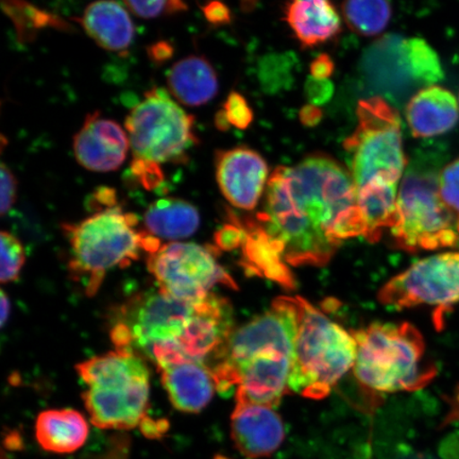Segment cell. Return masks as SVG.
Masks as SVG:
<instances>
[{
	"instance_id": "cell-5",
	"label": "cell",
	"mask_w": 459,
	"mask_h": 459,
	"mask_svg": "<svg viewBox=\"0 0 459 459\" xmlns=\"http://www.w3.org/2000/svg\"><path fill=\"white\" fill-rule=\"evenodd\" d=\"M76 369L88 386L82 399L95 427L131 429L145 422L151 372L140 355L115 350Z\"/></svg>"
},
{
	"instance_id": "cell-39",
	"label": "cell",
	"mask_w": 459,
	"mask_h": 459,
	"mask_svg": "<svg viewBox=\"0 0 459 459\" xmlns=\"http://www.w3.org/2000/svg\"><path fill=\"white\" fill-rule=\"evenodd\" d=\"M0 306H2V326H4L7 324V320L10 316V301L7 295L4 294V291H2V298H0Z\"/></svg>"
},
{
	"instance_id": "cell-13",
	"label": "cell",
	"mask_w": 459,
	"mask_h": 459,
	"mask_svg": "<svg viewBox=\"0 0 459 459\" xmlns=\"http://www.w3.org/2000/svg\"><path fill=\"white\" fill-rule=\"evenodd\" d=\"M233 330L231 304L225 298L210 294L197 303L192 319L176 341L154 344L146 357L159 370L183 363L206 365V359H213L225 346Z\"/></svg>"
},
{
	"instance_id": "cell-29",
	"label": "cell",
	"mask_w": 459,
	"mask_h": 459,
	"mask_svg": "<svg viewBox=\"0 0 459 459\" xmlns=\"http://www.w3.org/2000/svg\"><path fill=\"white\" fill-rule=\"evenodd\" d=\"M221 111L226 117L230 127L239 130L249 128L255 119L254 111H252L248 101L238 91H231L229 94Z\"/></svg>"
},
{
	"instance_id": "cell-33",
	"label": "cell",
	"mask_w": 459,
	"mask_h": 459,
	"mask_svg": "<svg viewBox=\"0 0 459 459\" xmlns=\"http://www.w3.org/2000/svg\"><path fill=\"white\" fill-rule=\"evenodd\" d=\"M16 191H17V181L16 178L13 175V172L11 171L7 165L4 163L2 164V201H0V204H2V208H0V212H2V215H5L8 212L13 209V206L15 204L16 200Z\"/></svg>"
},
{
	"instance_id": "cell-40",
	"label": "cell",
	"mask_w": 459,
	"mask_h": 459,
	"mask_svg": "<svg viewBox=\"0 0 459 459\" xmlns=\"http://www.w3.org/2000/svg\"><path fill=\"white\" fill-rule=\"evenodd\" d=\"M257 0H242V5L245 11H249L255 7Z\"/></svg>"
},
{
	"instance_id": "cell-19",
	"label": "cell",
	"mask_w": 459,
	"mask_h": 459,
	"mask_svg": "<svg viewBox=\"0 0 459 459\" xmlns=\"http://www.w3.org/2000/svg\"><path fill=\"white\" fill-rule=\"evenodd\" d=\"M284 20L304 48H317L342 32V17L331 0H290Z\"/></svg>"
},
{
	"instance_id": "cell-18",
	"label": "cell",
	"mask_w": 459,
	"mask_h": 459,
	"mask_svg": "<svg viewBox=\"0 0 459 459\" xmlns=\"http://www.w3.org/2000/svg\"><path fill=\"white\" fill-rule=\"evenodd\" d=\"M239 220V218H238ZM244 229V239L240 249V265L247 273L265 278L284 287L295 289L296 281L282 250L275 244L265 230L255 220L240 221Z\"/></svg>"
},
{
	"instance_id": "cell-16",
	"label": "cell",
	"mask_w": 459,
	"mask_h": 459,
	"mask_svg": "<svg viewBox=\"0 0 459 459\" xmlns=\"http://www.w3.org/2000/svg\"><path fill=\"white\" fill-rule=\"evenodd\" d=\"M231 437L246 457H268L284 441V424L272 406L237 402L231 416Z\"/></svg>"
},
{
	"instance_id": "cell-8",
	"label": "cell",
	"mask_w": 459,
	"mask_h": 459,
	"mask_svg": "<svg viewBox=\"0 0 459 459\" xmlns=\"http://www.w3.org/2000/svg\"><path fill=\"white\" fill-rule=\"evenodd\" d=\"M357 117V128L343 142L355 186L358 189L376 180L399 183L409 160L398 111L376 96L359 102Z\"/></svg>"
},
{
	"instance_id": "cell-23",
	"label": "cell",
	"mask_w": 459,
	"mask_h": 459,
	"mask_svg": "<svg viewBox=\"0 0 459 459\" xmlns=\"http://www.w3.org/2000/svg\"><path fill=\"white\" fill-rule=\"evenodd\" d=\"M90 428L79 411L48 410L39 415L36 437L42 449L56 455H70L82 447L88 440Z\"/></svg>"
},
{
	"instance_id": "cell-15",
	"label": "cell",
	"mask_w": 459,
	"mask_h": 459,
	"mask_svg": "<svg viewBox=\"0 0 459 459\" xmlns=\"http://www.w3.org/2000/svg\"><path fill=\"white\" fill-rule=\"evenodd\" d=\"M129 136L115 120L89 114L74 137V152L85 169L97 172L117 170L127 158Z\"/></svg>"
},
{
	"instance_id": "cell-6",
	"label": "cell",
	"mask_w": 459,
	"mask_h": 459,
	"mask_svg": "<svg viewBox=\"0 0 459 459\" xmlns=\"http://www.w3.org/2000/svg\"><path fill=\"white\" fill-rule=\"evenodd\" d=\"M440 162L434 154L420 153L407 165L402 178L397 217L392 230L400 249L416 254L456 246L459 216L440 196Z\"/></svg>"
},
{
	"instance_id": "cell-7",
	"label": "cell",
	"mask_w": 459,
	"mask_h": 459,
	"mask_svg": "<svg viewBox=\"0 0 459 459\" xmlns=\"http://www.w3.org/2000/svg\"><path fill=\"white\" fill-rule=\"evenodd\" d=\"M358 344L351 333L298 297V325L290 392L321 400L354 367Z\"/></svg>"
},
{
	"instance_id": "cell-24",
	"label": "cell",
	"mask_w": 459,
	"mask_h": 459,
	"mask_svg": "<svg viewBox=\"0 0 459 459\" xmlns=\"http://www.w3.org/2000/svg\"><path fill=\"white\" fill-rule=\"evenodd\" d=\"M145 231L160 239H182L192 237L200 225L199 212L187 201L178 198L160 199L143 216Z\"/></svg>"
},
{
	"instance_id": "cell-38",
	"label": "cell",
	"mask_w": 459,
	"mask_h": 459,
	"mask_svg": "<svg viewBox=\"0 0 459 459\" xmlns=\"http://www.w3.org/2000/svg\"><path fill=\"white\" fill-rule=\"evenodd\" d=\"M323 118V111L317 106L307 105L300 111V120L307 127H314Z\"/></svg>"
},
{
	"instance_id": "cell-3",
	"label": "cell",
	"mask_w": 459,
	"mask_h": 459,
	"mask_svg": "<svg viewBox=\"0 0 459 459\" xmlns=\"http://www.w3.org/2000/svg\"><path fill=\"white\" fill-rule=\"evenodd\" d=\"M352 334L358 344L354 375L372 398L415 392L426 387L437 373L426 359L421 333L409 323H376Z\"/></svg>"
},
{
	"instance_id": "cell-9",
	"label": "cell",
	"mask_w": 459,
	"mask_h": 459,
	"mask_svg": "<svg viewBox=\"0 0 459 459\" xmlns=\"http://www.w3.org/2000/svg\"><path fill=\"white\" fill-rule=\"evenodd\" d=\"M134 159L157 164L182 162L198 143L195 117L164 89L148 91L126 118Z\"/></svg>"
},
{
	"instance_id": "cell-1",
	"label": "cell",
	"mask_w": 459,
	"mask_h": 459,
	"mask_svg": "<svg viewBox=\"0 0 459 459\" xmlns=\"http://www.w3.org/2000/svg\"><path fill=\"white\" fill-rule=\"evenodd\" d=\"M255 220L290 267L325 266L343 240L366 233L351 172L325 153L278 166Z\"/></svg>"
},
{
	"instance_id": "cell-31",
	"label": "cell",
	"mask_w": 459,
	"mask_h": 459,
	"mask_svg": "<svg viewBox=\"0 0 459 459\" xmlns=\"http://www.w3.org/2000/svg\"><path fill=\"white\" fill-rule=\"evenodd\" d=\"M232 216L226 225L215 233V247L218 251H231L240 248L244 239V229L237 216Z\"/></svg>"
},
{
	"instance_id": "cell-37",
	"label": "cell",
	"mask_w": 459,
	"mask_h": 459,
	"mask_svg": "<svg viewBox=\"0 0 459 459\" xmlns=\"http://www.w3.org/2000/svg\"><path fill=\"white\" fill-rule=\"evenodd\" d=\"M148 54L152 61L162 63L170 59L172 54H174V49L168 42H158L149 48Z\"/></svg>"
},
{
	"instance_id": "cell-2",
	"label": "cell",
	"mask_w": 459,
	"mask_h": 459,
	"mask_svg": "<svg viewBox=\"0 0 459 459\" xmlns=\"http://www.w3.org/2000/svg\"><path fill=\"white\" fill-rule=\"evenodd\" d=\"M297 325L298 297H279L266 312L234 329L210 367L217 392L237 387V402L278 405L290 392Z\"/></svg>"
},
{
	"instance_id": "cell-36",
	"label": "cell",
	"mask_w": 459,
	"mask_h": 459,
	"mask_svg": "<svg viewBox=\"0 0 459 459\" xmlns=\"http://www.w3.org/2000/svg\"><path fill=\"white\" fill-rule=\"evenodd\" d=\"M334 62L328 55H320L311 65V76L318 80H328L334 73Z\"/></svg>"
},
{
	"instance_id": "cell-28",
	"label": "cell",
	"mask_w": 459,
	"mask_h": 459,
	"mask_svg": "<svg viewBox=\"0 0 459 459\" xmlns=\"http://www.w3.org/2000/svg\"><path fill=\"white\" fill-rule=\"evenodd\" d=\"M124 3L132 13L146 20L186 9L183 0H124Z\"/></svg>"
},
{
	"instance_id": "cell-12",
	"label": "cell",
	"mask_w": 459,
	"mask_h": 459,
	"mask_svg": "<svg viewBox=\"0 0 459 459\" xmlns=\"http://www.w3.org/2000/svg\"><path fill=\"white\" fill-rule=\"evenodd\" d=\"M378 300L393 309L437 307L443 314L459 302V252H444L412 264L383 286Z\"/></svg>"
},
{
	"instance_id": "cell-10",
	"label": "cell",
	"mask_w": 459,
	"mask_h": 459,
	"mask_svg": "<svg viewBox=\"0 0 459 459\" xmlns=\"http://www.w3.org/2000/svg\"><path fill=\"white\" fill-rule=\"evenodd\" d=\"M197 303L175 299L160 290L131 298L115 314L110 332L115 348L146 355L154 344L176 341Z\"/></svg>"
},
{
	"instance_id": "cell-4",
	"label": "cell",
	"mask_w": 459,
	"mask_h": 459,
	"mask_svg": "<svg viewBox=\"0 0 459 459\" xmlns=\"http://www.w3.org/2000/svg\"><path fill=\"white\" fill-rule=\"evenodd\" d=\"M137 226V217L117 204L63 228L71 245L70 272L86 294L95 295L111 269L127 267L141 251L149 255L160 248V239Z\"/></svg>"
},
{
	"instance_id": "cell-11",
	"label": "cell",
	"mask_w": 459,
	"mask_h": 459,
	"mask_svg": "<svg viewBox=\"0 0 459 459\" xmlns=\"http://www.w3.org/2000/svg\"><path fill=\"white\" fill-rule=\"evenodd\" d=\"M216 247L194 243H170L149 255V272L160 290L175 299L197 303L205 299L216 285L238 289L231 275L220 263Z\"/></svg>"
},
{
	"instance_id": "cell-20",
	"label": "cell",
	"mask_w": 459,
	"mask_h": 459,
	"mask_svg": "<svg viewBox=\"0 0 459 459\" xmlns=\"http://www.w3.org/2000/svg\"><path fill=\"white\" fill-rule=\"evenodd\" d=\"M163 387L176 410L196 414L208 406L215 392V378L210 367L183 363L160 369Z\"/></svg>"
},
{
	"instance_id": "cell-34",
	"label": "cell",
	"mask_w": 459,
	"mask_h": 459,
	"mask_svg": "<svg viewBox=\"0 0 459 459\" xmlns=\"http://www.w3.org/2000/svg\"><path fill=\"white\" fill-rule=\"evenodd\" d=\"M307 95L311 105H323L332 97L333 84L330 80H318L312 76L307 80Z\"/></svg>"
},
{
	"instance_id": "cell-35",
	"label": "cell",
	"mask_w": 459,
	"mask_h": 459,
	"mask_svg": "<svg viewBox=\"0 0 459 459\" xmlns=\"http://www.w3.org/2000/svg\"><path fill=\"white\" fill-rule=\"evenodd\" d=\"M204 13L205 19L214 26L228 25L231 22V13L227 5L220 0H211L206 4L204 7Z\"/></svg>"
},
{
	"instance_id": "cell-22",
	"label": "cell",
	"mask_w": 459,
	"mask_h": 459,
	"mask_svg": "<svg viewBox=\"0 0 459 459\" xmlns=\"http://www.w3.org/2000/svg\"><path fill=\"white\" fill-rule=\"evenodd\" d=\"M168 85L170 95L188 107L210 102L220 86L213 65L203 56H189L175 63L168 74Z\"/></svg>"
},
{
	"instance_id": "cell-17",
	"label": "cell",
	"mask_w": 459,
	"mask_h": 459,
	"mask_svg": "<svg viewBox=\"0 0 459 459\" xmlns=\"http://www.w3.org/2000/svg\"><path fill=\"white\" fill-rule=\"evenodd\" d=\"M405 117L412 136L429 139L455 127L459 117L458 102L450 91L429 85L411 97Z\"/></svg>"
},
{
	"instance_id": "cell-41",
	"label": "cell",
	"mask_w": 459,
	"mask_h": 459,
	"mask_svg": "<svg viewBox=\"0 0 459 459\" xmlns=\"http://www.w3.org/2000/svg\"><path fill=\"white\" fill-rule=\"evenodd\" d=\"M457 231H458V235H459V220H458V223H457Z\"/></svg>"
},
{
	"instance_id": "cell-21",
	"label": "cell",
	"mask_w": 459,
	"mask_h": 459,
	"mask_svg": "<svg viewBox=\"0 0 459 459\" xmlns=\"http://www.w3.org/2000/svg\"><path fill=\"white\" fill-rule=\"evenodd\" d=\"M78 22L103 49L125 51L134 42V22L128 11L117 0H97L90 4Z\"/></svg>"
},
{
	"instance_id": "cell-27",
	"label": "cell",
	"mask_w": 459,
	"mask_h": 459,
	"mask_svg": "<svg viewBox=\"0 0 459 459\" xmlns=\"http://www.w3.org/2000/svg\"><path fill=\"white\" fill-rule=\"evenodd\" d=\"M2 283L14 282L20 277L26 255L24 247L14 235L2 232Z\"/></svg>"
},
{
	"instance_id": "cell-30",
	"label": "cell",
	"mask_w": 459,
	"mask_h": 459,
	"mask_svg": "<svg viewBox=\"0 0 459 459\" xmlns=\"http://www.w3.org/2000/svg\"><path fill=\"white\" fill-rule=\"evenodd\" d=\"M439 189L445 204L459 216V159L441 169Z\"/></svg>"
},
{
	"instance_id": "cell-26",
	"label": "cell",
	"mask_w": 459,
	"mask_h": 459,
	"mask_svg": "<svg viewBox=\"0 0 459 459\" xmlns=\"http://www.w3.org/2000/svg\"><path fill=\"white\" fill-rule=\"evenodd\" d=\"M402 55L406 71L412 82L429 86L444 79L443 65L437 53L423 39H404L402 44Z\"/></svg>"
},
{
	"instance_id": "cell-32",
	"label": "cell",
	"mask_w": 459,
	"mask_h": 459,
	"mask_svg": "<svg viewBox=\"0 0 459 459\" xmlns=\"http://www.w3.org/2000/svg\"><path fill=\"white\" fill-rule=\"evenodd\" d=\"M131 171L135 179L145 188H156L162 185L164 177L160 164L134 159L131 163Z\"/></svg>"
},
{
	"instance_id": "cell-25",
	"label": "cell",
	"mask_w": 459,
	"mask_h": 459,
	"mask_svg": "<svg viewBox=\"0 0 459 459\" xmlns=\"http://www.w3.org/2000/svg\"><path fill=\"white\" fill-rule=\"evenodd\" d=\"M342 10L347 26L363 37L378 36L392 20L389 0H343Z\"/></svg>"
},
{
	"instance_id": "cell-14",
	"label": "cell",
	"mask_w": 459,
	"mask_h": 459,
	"mask_svg": "<svg viewBox=\"0 0 459 459\" xmlns=\"http://www.w3.org/2000/svg\"><path fill=\"white\" fill-rule=\"evenodd\" d=\"M215 172L223 197L244 211L254 210L260 203L269 180L266 160L248 146L217 151Z\"/></svg>"
}]
</instances>
